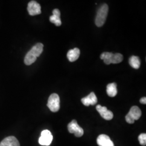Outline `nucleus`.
I'll return each instance as SVG.
<instances>
[{
    "instance_id": "nucleus-10",
    "label": "nucleus",
    "mask_w": 146,
    "mask_h": 146,
    "mask_svg": "<svg viewBox=\"0 0 146 146\" xmlns=\"http://www.w3.org/2000/svg\"><path fill=\"white\" fill-rule=\"evenodd\" d=\"M97 143L99 146H114L110 137L105 134H101L98 136Z\"/></svg>"
},
{
    "instance_id": "nucleus-1",
    "label": "nucleus",
    "mask_w": 146,
    "mask_h": 146,
    "mask_svg": "<svg viewBox=\"0 0 146 146\" xmlns=\"http://www.w3.org/2000/svg\"><path fill=\"white\" fill-rule=\"evenodd\" d=\"M43 50V44L38 43L32 47L31 49L27 52L25 58V63L26 65H31L35 62L37 58L39 57Z\"/></svg>"
},
{
    "instance_id": "nucleus-5",
    "label": "nucleus",
    "mask_w": 146,
    "mask_h": 146,
    "mask_svg": "<svg viewBox=\"0 0 146 146\" xmlns=\"http://www.w3.org/2000/svg\"><path fill=\"white\" fill-rule=\"evenodd\" d=\"M47 106L52 112H57L60 108V100L58 94H52L48 100Z\"/></svg>"
},
{
    "instance_id": "nucleus-4",
    "label": "nucleus",
    "mask_w": 146,
    "mask_h": 146,
    "mask_svg": "<svg viewBox=\"0 0 146 146\" xmlns=\"http://www.w3.org/2000/svg\"><path fill=\"white\" fill-rule=\"evenodd\" d=\"M141 116L140 109L137 106H133L125 116V121L129 124H133L135 120H139Z\"/></svg>"
},
{
    "instance_id": "nucleus-6",
    "label": "nucleus",
    "mask_w": 146,
    "mask_h": 146,
    "mask_svg": "<svg viewBox=\"0 0 146 146\" xmlns=\"http://www.w3.org/2000/svg\"><path fill=\"white\" fill-rule=\"evenodd\" d=\"M68 129L70 133L74 134L76 137H81L84 135V129L78 125L76 120H73L68 124Z\"/></svg>"
},
{
    "instance_id": "nucleus-16",
    "label": "nucleus",
    "mask_w": 146,
    "mask_h": 146,
    "mask_svg": "<svg viewBox=\"0 0 146 146\" xmlns=\"http://www.w3.org/2000/svg\"><path fill=\"white\" fill-rule=\"evenodd\" d=\"M129 64L132 68L137 69L140 68L141 65V62L140 58L136 56H131L129 60Z\"/></svg>"
},
{
    "instance_id": "nucleus-2",
    "label": "nucleus",
    "mask_w": 146,
    "mask_h": 146,
    "mask_svg": "<svg viewBox=\"0 0 146 146\" xmlns=\"http://www.w3.org/2000/svg\"><path fill=\"white\" fill-rule=\"evenodd\" d=\"M100 58L101 60H104V62L106 64L119 63L121 62L123 59V55L120 53L113 54L110 52H103L101 55Z\"/></svg>"
},
{
    "instance_id": "nucleus-12",
    "label": "nucleus",
    "mask_w": 146,
    "mask_h": 146,
    "mask_svg": "<svg viewBox=\"0 0 146 146\" xmlns=\"http://www.w3.org/2000/svg\"><path fill=\"white\" fill-rule=\"evenodd\" d=\"M0 146H20V145L15 137L11 136L6 137L1 141Z\"/></svg>"
},
{
    "instance_id": "nucleus-8",
    "label": "nucleus",
    "mask_w": 146,
    "mask_h": 146,
    "mask_svg": "<svg viewBox=\"0 0 146 146\" xmlns=\"http://www.w3.org/2000/svg\"><path fill=\"white\" fill-rule=\"evenodd\" d=\"M27 10L29 15L31 16L37 15L41 13V5L35 1H31L29 2Z\"/></svg>"
},
{
    "instance_id": "nucleus-14",
    "label": "nucleus",
    "mask_w": 146,
    "mask_h": 146,
    "mask_svg": "<svg viewBox=\"0 0 146 146\" xmlns=\"http://www.w3.org/2000/svg\"><path fill=\"white\" fill-rule=\"evenodd\" d=\"M80 55V50L78 48H75L68 51L67 56L70 62H74L78 59Z\"/></svg>"
},
{
    "instance_id": "nucleus-11",
    "label": "nucleus",
    "mask_w": 146,
    "mask_h": 146,
    "mask_svg": "<svg viewBox=\"0 0 146 146\" xmlns=\"http://www.w3.org/2000/svg\"><path fill=\"white\" fill-rule=\"evenodd\" d=\"M81 102L86 106L95 105L98 102V99L94 92H92L88 96L82 98Z\"/></svg>"
},
{
    "instance_id": "nucleus-7",
    "label": "nucleus",
    "mask_w": 146,
    "mask_h": 146,
    "mask_svg": "<svg viewBox=\"0 0 146 146\" xmlns=\"http://www.w3.org/2000/svg\"><path fill=\"white\" fill-rule=\"evenodd\" d=\"M52 134L48 130L42 131L41 136L39 138L38 142L42 146H49L52 141Z\"/></svg>"
},
{
    "instance_id": "nucleus-13",
    "label": "nucleus",
    "mask_w": 146,
    "mask_h": 146,
    "mask_svg": "<svg viewBox=\"0 0 146 146\" xmlns=\"http://www.w3.org/2000/svg\"><path fill=\"white\" fill-rule=\"evenodd\" d=\"M61 13L58 9H55L52 11V15L50 16V21L54 23L56 26H60L61 25L62 22L60 18Z\"/></svg>"
},
{
    "instance_id": "nucleus-9",
    "label": "nucleus",
    "mask_w": 146,
    "mask_h": 146,
    "mask_svg": "<svg viewBox=\"0 0 146 146\" xmlns=\"http://www.w3.org/2000/svg\"><path fill=\"white\" fill-rule=\"evenodd\" d=\"M96 109L100 115L105 120H110L113 118V113L110 110H107V107H102L99 104L96 106Z\"/></svg>"
},
{
    "instance_id": "nucleus-17",
    "label": "nucleus",
    "mask_w": 146,
    "mask_h": 146,
    "mask_svg": "<svg viewBox=\"0 0 146 146\" xmlns=\"http://www.w3.org/2000/svg\"><path fill=\"white\" fill-rule=\"evenodd\" d=\"M139 141L142 146H146V134L142 133L139 136Z\"/></svg>"
},
{
    "instance_id": "nucleus-15",
    "label": "nucleus",
    "mask_w": 146,
    "mask_h": 146,
    "mask_svg": "<svg viewBox=\"0 0 146 146\" xmlns=\"http://www.w3.org/2000/svg\"><path fill=\"white\" fill-rule=\"evenodd\" d=\"M107 93L110 97H114L117 93V84L116 83L108 84L107 86Z\"/></svg>"
},
{
    "instance_id": "nucleus-3",
    "label": "nucleus",
    "mask_w": 146,
    "mask_h": 146,
    "mask_svg": "<svg viewBox=\"0 0 146 146\" xmlns=\"http://www.w3.org/2000/svg\"><path fill=\"white\" fill-rule=\"evenodd\" d=\"M108 6L107 4H104L98 9L95 18V25L99 27H102L106 21L108 13Z\"/></svg>"
},
{
    "instance_id": "nucleus-18",
    "label": "nucleus",
    "mask_w": 146,
    "mask_h": 146,
    "mask_svg": "<svg viewBox=\"0 0 146 146\" xmlns=\"http://www.w3.org/2000/svg\"><path fill=\"white\" fill-rule=\"evenodd\" d=\"M140 103L142 104H146V97H143L140 100Z\"/></svg>"
}]
</instances>
